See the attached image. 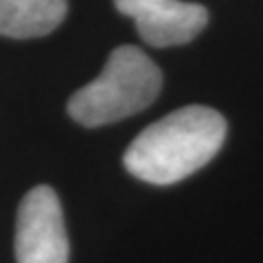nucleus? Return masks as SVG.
I'll use <instances>...</instances> for the list:
<instances>
[{
  "mask_svg": "<svg viewBox=\"0 0 263 263\" xmlns=\"http://www.w3.org/2000/svg\"><path fill=\"white\" fill-rule=\"evenodd\" d=\"M66 0H0V35L29 40L55 31L66 18Z\"/></svg>",
  "mask_w": 263,
  "mask_h": 263,
  "instance_id": "obj_5",
  "label": "nucleus"
},
{
  "mask_svg": "<svg viewBox=\"0 0 263 263\" xmlns=\"http://www.w3.org/2000/svg\"><path fill=\"white\" fill-rule=\"evenodd\" d=\"M114 7L136 22L143 42L158 48L191 42L209 22L206 7L182 0H114Z\"/></svg>",
  "mask_w": 263,
  "mask_h": 263,
  "instance_id": "obj_4",
  "label": "nucleus"
},
{
  "mask_svg": "<svg viewBox=\"0 0 263 263\" xmlns=\"http://www.w3.org/2000/svg\"><path fill=\"white\" fill-rule=\"evenodd\" d=\"M226 138L224 117L206 105H186L152 123L123 156L134 178L149 184H176L215 158Z\"/></svg>",
  "mask_w": 263,
  "mask_h": 263,
  "instance_id": "obj_1",
  "label": "nucleus"
},
{
  "mask_svg": "<svg viewBox=\"0 0 263 263\" xmlns=\"http://www.w3.org/2000/svg\"><path fill=\"white\" fill-rule=\"evenodd\" d=\"M162 72L141 48L123 44L110 53L101 75L68 99V114L84 127L110 125L156 101Z\"/></svg>",
  "mask_w": 263,
  "mask_h": 263,
  "instance_id": "obj_2",
  "label": "nucleus"
},
{
  "mask_svg": "<svg viewBox=\"0 0 263 263\" xmlns=\"http://www.w3.org/2000/svg\"><path fill=\"white\" fill-rule=\"evenodd\" d=\"M68 252L60 197L46 184L33 186L22 197L15 219V261L68 263Z\"/></svg>",
  "mask_w": 263,
  "mask_h": 263,
  "instance_id": "obj_3",
  "label": "nucleus"
}]
</instances>
